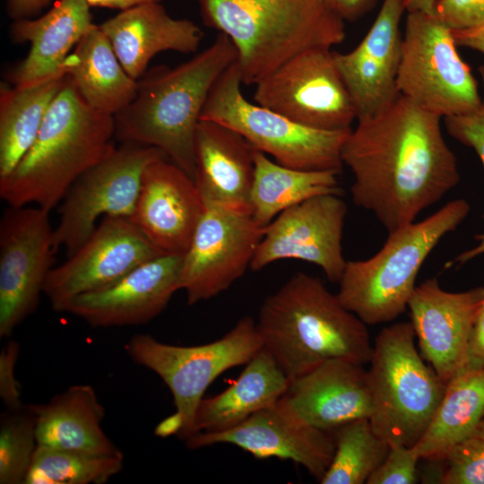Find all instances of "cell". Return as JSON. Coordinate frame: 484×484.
Returning a JSON list of instances; mask_svg holds the SVG:
<instances>
[{
	"label": "cell",
	"instance_id": "6da1fadb",
	"mask_svg": "<svg viewBox=\"0 0 484 484\" xmlns=\"http://www.w3.org/2000/svg\"><path fill=\"white\" fill-rule=\"evenodd\" d=\"M441 118L399 94L382 112L359 118L342 146L353 203L388 233L415 221L460 181Z\"/></svg>",
	"mask_w": 484,
	"mask_h": 484
},
{
	"label": "cell",
	"instance_id": "7a4b0ae2",
	"mask_svg": "<svg viewBox=\"0 0 484 484\" xmlns=\"http://www.w3.org/2000/svg\"><path fill=\"white\" fill-rule=\"evenodd\" d=\"M237 59L235 46L219 32L186 62L147 69L137 80L133 101L114 116L116 140L160 149L194 179L202 110L215 82Z\"/></svg>",
	"mask_w": 484,
	"mask_h": 484
},
{
	"label": "cell",
	"instance_id": "3957f363",
	"mask_svg": "<svg viewBox=\"0 0 484 484\" xmlns=\"http://www.w3.org/2000/svg\"><path fill=\"white\" fill-rule=\"evenodd\" d=\"M255 323L263 346L290 381L329 359L365 365L371 358L367 324L320 279L305 272L264 300Z\"/></svg>",
	"mask_w": 484,
	"mask_h": 484
},
{
	"label": "cell",
	"instance_id": "277c9868",
	"mask_svg": "<svg viewBox=\"0 0 484 484\" xmlns=\"http://www.w3.org/2000/svg\"><path fill=\"white\" fill-rule=\"evenodd\" d=\"M115 140L114 116L89 106L66 75L35 142L0 178L1 199L50 212L82 173L115 150Z\"/></svg>",
	"mask_w": 484,
	"mask_h": 484
},
{
	"label": "cell",
	"instance_id": "5b68a950",
	"mask_svg": "<svg viewBox=\"0 0 484 484\" xmlns=\"http://www.w3.org/2000/svg\"><path fill=\"white\" fill-rule=\"evenodd\" d=\"M203 22L238 52L242 84L255 85L293 56L345 38L344 19L329 0H197Z\"/></svg>",
	"mask_w": 484,
	"mask_h": 484
},
{
	"label": "cell",
	"instance_id": "8992f818",
	"mask_svg": "<svg viewBox=\"0 0 484 484\" xmlns=\"http://www.w3.org/2000/svg\"><path fill=\"white\" fill-rule=\"evenodd\" d=\"M470 212L464 199L445 204L421 221L388 233L382 248L366 260L347 261L337 296L366 324L394 320L408 308L424 261Z\"/></svg>",
	"mask_w": 484,
	"mask_h": 484
},
{
	"label": "cell",
	"instance_id": "52a82bcc",
	"mask_svg": "<svg viewBox=\"0 0 484 484\" xmlns=\"http://www.w3.org/2000/svg\"><path fill=\"white\" fill-rule=\"evenodd\" d=\"M415 337L411 322L384 328L368 362V419L389 445L413 446L419 440L446 387L416 349Z\"/></svg>",
	"mask_w": 484,
	"mask_h": 484
},
{
	"label": "cell",
	"instance_id": "ba28073f",
	"mask_svg": "<svg viewBox=\"0 0 484 484\" xmlns=\"http://www.w3.org/2000/svg\"><path fill=\"white\" fill-rule=\"evenodd\" d=\"M263 347L256 323L247 315L209 343L173 345L138 333L125 345L130 359L157 374L172 393L176 412L160 422L156 434L184 440L193 434L194 415L209 385L224 371L246 365Z\"/></svg>",
	"mask_w": 484,
	"mask_h": 484
},
{
	"label": "cell",
	"instance_id": "9c48e42d",
	"mask_svg": "<svg viewBox=\"0 0 484 484\" xmlns=\"http://www.w3.org/2000/svg\"><path fill=\"white\" fill-rule=\"evenodd\" d=\"M237 61L213 84L200 120L238 132L255 150L282 166L301 170L341 172V149L351 129L326 131L307 127L246 99Z\"/></svg>",
	"mask_w": 484,
	"mask_h": 484
},
{
	"label": "cell",
	"instance_id": "30bf717a",
	"mask_svg": "<svg viewBox=\"0 0 484 484\" xmlns=\"http://www.w3.org/2000/svg\"><path fill=\"white\" fill-rule=\"evenodd\" d=\"M456 46L453 30L435 15L408 13L397 76L399 93L444 118L480 109L484 100Z\"/></svg>",
	"mask_w": 484,
	"mask_h": 484
},
{
	"label": "cell",
	"instance_id": "8fae6325",
	"mask_svg": "<svg viewBox=\"0 0 484 484\" xmlns=\"http://www.w3.org/2000/svg\"><path fill=\"white\" fill-rule=\"evenodd\" d=\"M161 158L168 157L158 148L121 143L82 173L59 203V220L53 234L56 250L63 247L71 256L91 236L99 218L130 219L145 168Z\"/></svg>",
	"mask_w": 484,
	"mask_h": 484
},
{
	"label": "cell",
	"instance_id": "7c38bea8",
	"mask_svg": "<svg viewBox=\"0 0 484 484\" xmlns=\"http://www.w3.org/2000/svg\"><path fill=\"white\" fill-rule=\"evenodd\" d=\"M256 104L302 125L351 129L357 118L350 92L329 48L306 50L255 84Z\"/></svg>",
	"mask_w": 484,
	"mask_h": 484
},
{
	"label": "cell",
	"instance_id": "4fadbf2b",
	"mask_svg": "<svg viewBox=\"0 0 484 484\" xmlns=\"http://www.w3.org/2000/svg\"><path fill=\"white\" fill-rule=\"evenodd\" d=\"M48 211L8 206L0 220V337L37 309L56 250Z\"/></svg>",
	"mask_w": 484,
	"mask_h": 484
},
{
	"label": "cell",
	"instance_id": "5bb4252c",
	"mask_svg": "<svg viewBox=\"0 0 484 484\" xmlns=\"http://www.w3.org/2000/svg\"><path fill=\"white\" fill-rule=\"evenodd\" d=\"M265 228L250 211L207 204L183 255L180 290L189 306L208 300L243 276Z\"/></svg>",
	"mask_w": 484,
	"mask_h": 484
},
{
	"label": "cell",
	"instance_id": "9a60e30c",
	"mask_svg": "<svg viewBox=\"0 0 484 484\" xmlns=\"http://www.w3.org/2000/svg\"><path fill=\"white\" fill-rule=\"evenodd\" d=\"M164 254L130 219L106 216L74 254L51 270L43 294L55 311L65 312L75 298L107 288Z\"/></svg>",
	"mask_w": 484,
	"mask_h": 484
},
{
	"label": "cell",
	"instance_id": "2e32d148",
	"mask_svg": "<svg viewBox=\"0 0 484 484\" xmlns=\"http://www.w3.org/2000/svg\"><path fill=\"white\" fill-rule=\"evenodd\" d=\"M347 205L339 194L311 197L281 212L268 226L252 259L258 272L275 261L297 259L317 265L339 282L346 262L341 238Z\"/></svg>",
	"mask_w": 484,
	"mask_h": 484
},
{
	"label": "cell",
	"instance_id": "e0dca14e",
	"mask_svg": "<svg viewBox=\"0 0 484 484\" xmlns=\"http://www.w3.org/2000/svg\"><path fill=\"white\" fill-rule=\"evenodd\" d=\"M484 301V287L444 290L436 278L416 286L408 303L422 358L446 385L462 367L469 338Z\"/></svg>",
	"mask_w": 484,
	"mask_h": 484
},
{
	"label": "cell",
	"instance_id": "ac0fdd59",
	"mask_svg": "<svg viewBox=\"0 0 484 484\" xmlns=\"http://www.w3.org/2000/svg\"><path fill=\"white\" fill-rule=\"evenodd\" d=\"M185 441L190 449L229 444L258 459L290 460L319 480L328 470L335 451L331 432L295 420L277 404L256 411L231 428L199 432Z\"/></svg>",
	"mask_w": 484,
	"mask_h": 484
},
{
	"label": "cell",
	"instance_id": "d6986e66",
	"mask_svg": "<svg viewBox=\"0 0 484 484\" xmlns=\"http://www.w3.org/2000/svg\"><path fill=\"white\" fill-rule=\"evenodd\" d=\"M182 259L180 255H160L114 284L75 298L65 312L97 328L147 324L180 290Z\"/></svg>",
	"mask_w": 484,
	"mask_h": 484
},
{
	"label": "cell",
	"instance_id": "ffe728a7",
	"mask_svg": "<svg viewBox=\"0 0 484 484\" xmlns=\"http://www.w3.org/2000/svg\"><path fill=\"white\" fill-rule=\"evenodd\" d=\"M407 0H384L362 41L350 52L333 51L353 101L357 119L385 110L399 96L397 76L402 36L399 24Z\"/></svg>",
	"mask_w": 484,
	"mask_h": 484
},
{
	"label": "cell",
	"instance_id": "44dd1931",
	"mask_svg": "<svg viewBox=\"0 0 484 484\" xmlns=\"http://www.w3.org/2000/svg\"><path fill=\"white\" fill-rule=\"evenodd\" d=\"M277 406L295 420L329 432L351 420L369 418L367 369L349 359L326 360L290 380Z\"/></svg>",
	"mask_w": 484,
	"mask_h": 484
},
{
	"label": "cell",
	"instance_id": "7402d4cb",
	"mask_svg": "<svg viewBox=\"0 0 484 484\" xmlns=\"http://www.w3.org/2000/svg\"><path fill=\"white\" fill-rule=\"evenodd\" d=\"M203 211L194 179L161 158L145 168L130 220L162 252L184 255Z\"/></svg>",
	"mask_w": 484,
	"mask_h": 484
},
{
	"label": "cell",
	"instance_id": "603a6c76",
	"mask_svg": "<svg viewBox=\"0 0 484 484\" xmlns=\"http://www.w3.org/2000/svg\"><path fill=\"white\" fill-rule=\"evenodd\" d=\"M255 147L238 132L200 120L194 136V181L204 205L250 211Z\"/></svg>",
	"mask_w": 484,
	"mask_h": 484
},
{
	"label": "cell",
	"instance_id": "cb8c5ba5",
	"mask_svg": "<svg viewBox=\"0 0 484 484\" xmlns=\"http://www.w3.org/2000/svg\"><path fill=\"white\" fill-rule=\"evenodd\" d=\"M99 27L108 38L125 71L136 81L157 54L195 53L203 37L194 22L171 17L160 2L121 11Z\"/></svg>",
	"mask_w": 484,
	"mask_h": 484
},
{
	"label": "cell",
	"instance_id": "d4e9b609",
	"mask_svg": "<svg viewBox=\"0 0 484 484\" xmlns=\"http://www.w3.org/2000/svg\"><path fill=\"white\" fill-rule=\"evenodd\" d=\"M90 7L86 0H56L39 18L14 21L11 39L29 42L30 48L6 75L12 85L31 84L59 73L73 48L94 26Z\"/></svg>",
	"mask_w": 484,
	"mask_h": 484
},
{
	"label": "cell",
	"instance_id": "484cf974",
	"mask_svg": "<svg viewBox=\"0 0 484 484\" xmlns=\"http://www.w3.org/2000/svg\"><path fill=\"white\" fill-rule=\"evenodd\" d=\"M38 445L97 454H122L105 434V408L90 385H75L33 404Z\"/></svg>",
	"mask_w": 484,
	"mask_h": 484
},
{
	"label": "cell",
	"instance_id": "4316f807",
	"mask_svg": "<svg viewBox=\"0 0 484 484\" xmlns=\"http://www.w3.org/2000/svg\"><path fill=\"white\" fill-rule=\"evenodd\" d=\"M289 385L286 374L263 347L232 385L217 395L203 398L194 415L192 435L223 431L240 424L256 411L276 405Z\"/></svg>",
	"mask_w": 484,
	"mask_h": 484
},
{
	"label": "cell",
	"instance_id": "83f0119b",
	"mask_svg": "<svg viewBox=\"0 0 484 484\" xmlns=\"http://www.w3.org/2000/svg\"><path fill=\"white\" fill-rule=\"evenodd\" d=\"M63 67L83 100L97 110L115 116L136 95L137 81L125 71L99 25L81 39Z\"/></svg>",
	"mask_w": 484,
	"mask_h": 484
},
{
	"label": "cell",
	"instance_id": "f1b7e54d",
	"mask_svg": "<svg viewBox=\"0 0 484 484\" xmlns=\"http://www.w3.org/2000/svg\"><path fill=\"white\" fill-rule=\"evenodd\" d=\"M63 69L42 81L0 86V178L9 175L35 142L65 81Z\"/></svg>",
	"mask_w": 484,
	"mask_h": 484
},
{
	"label": "cell",
	"instance_id": "f546056e",
	"mask_svg": "<svg viewBox=\"0 0 484 484\" xmlns=\"http://www.w3.org/2000/svg\"><path fill=\"white\" fill-rule=\"evenodd\" d=\"M484 418V368L458 371L419 440L412 446L420 459L443 461Z\"/></svg>",
	"mask_w": 484,
	"mask_h": 484
},
{
	"label": "cell",
	"instance_id": "4dcf8cb0",
	"mask_svg": "<svg viewBox=\"0 0 484 484\" xmlns=\"http://www.w3.org/2000/svg\"><path fill=\"white\" fill-rule=\"evenodd\" d=\"M338 172L301 170L282 166L256 150L250 195L254 220L263 228L281 212L321 194L341 195Z\"/></svg>",
	"mask_w": 484,
	"mask_h": 484
},
{
	"label": "cell",
	"instance_id": "1f68e13d",
	"mask_svg": "<svg viewBox=\"0 0 484 484\" xmlns=\"http://www.w3.org/2000/svg\"><path fill=\"white\" fill-rule=\"evenodd\" d=\"M333 432L335 451L320 483H367L386 457L390 445L374 433L368 418L351 420Z\"/></svg>",
	"mask_w": 484,
	"mask_h": 484
},
{
	"label": "cell",
	"instance_id": "d6a6232c",
	"mask_svg": "<svg viewBox=\"0 0 484 484\" xmlns=\"http://www.w3.org/2000/svg\"><path fill=\"white\" fill-rule=\"evenodd\" d=\"M124 454L38 445L24 484H104L123 469Z\"/></svg>",
	"mask_w": 484,
	"mask_h": 484
},
{
	"label": "cell",
	"instance_id": "836d02e7",
	"mask_svg": "<svg viewBox=\"0 0 484 484\" xmlns=\"http://www.w3.org/2000/svg\"><path fill=\"white\" fill-rule=\"evenodd\" d=\"M37 447L34 405L6 409L0 419V483L24 484Z\"/></svg>",
	"mask_w": 484,
	"mask_h": 484
},
{
	"label": "cell",
	"instance_id": "e575fe53",
	"mask_svg": "<svg viewBox=\"0 0 484 484\" xmlns=\"http://www.w3.org/2000/svg\"><path fill=\"white\" fill-rule=\"evenodd\" d=\"M446 468L444 484H484V418L443 460Z\"/></svg>",
	"mask_w": 484,
	"mask_h": 484
},
{
	"label": "cell",
	"instance_id": "d590c367",
	"mask_svg": "<svg viewBox=\"0 0 484 484\" xmlns=\"http://www.w3.org/2000/svg\"><path fill=\"white\" fill-rule=\"evenodd\" d=\"M419 459L412 446L390 445L386 457L369 476L367 484H414Z\"/></svg>",
	"mask_w": 484,
	"mask_h": 484
},
{
	"label": "cell",
	"instance_id": "8d00e7d4",
	"mask_svg": "<svg viewBox=\"0 0 484 484\" xmlns=\"http://www.w3.org/2000/svg\"><path fill=\"white\" fill-rule=\"evenodd\" d=\"M434 15L452 30H465L484 22V0H436Z\"/></svg>",
	"mask_w": 484,
	"mask_h": 484
},
{
	"label": "cell",
	"instance_id": "74e56055",
	"mask_svg": "<svg viewBox=\"0 0 484 484\" xmlns=\"http://www.w3.org/2000/svg\"><path fill=\"white\" fill-rule=\"evenodd\" d=\"M448 134L475 151L484 166V101L474 112L445 117Z\"/></svg>",
	"mask_w": 484,
	"mask_h": 484
},
{
	"label": "cell",
	"instance_id": "f35d334b",
	"mask_svg": "<svg viewBox=\"0 0 484 484\" xmlns=\"http://www.w3.org/2000/svg\"><path fill=\"white\" fill-rule=\"evenodd\" d=\"M19 353L20 345L14 341H9L0 351V397L5 409H15L23 404L21 386L14 375Z\"/></svg>",
	"mask_w": 484,
	"mask_h": 484
},
{
	"label": "cell",
	"instance_id": "ab89813d",
	"mask_svg": "<svg viewBox=\"0 0 484 484\" xmlns=\"http://www.w3.org/2000/svg\"><path fill=\"white\" fill-rule=\"evenodd\" d=\"M484 368V301L478 312L469 338L463 364L459 371Z\"/></svg>",
	"mask_w": 484,
	"mask_h": 484
},
{
	"label": "cell",
	"instance_id": "60d3db41",
	"mask_svg": "<svg viewBox=\"0 0 484 484\" xmlns=\"http://www.w3.org/2000/svg\"><path fill=\"white\" fill-rule=\"evenodd\" d=\"M56 0H7L6 13L13 21L30 19Z\"/></svg>",
	"mask_w": 484,
	"mask_h": 484
},
{
	"label": "cell",
	"instance_id": "b9f144b4",
	"mask_svg": "<svg viewBox=\"0 0 484 484\" xmlns=\"http://www.w3.org/2000/svg\"><path fill=\"white\" fill-rule=\"evenodd\" d=\"M454 41L462 46L477 50L484 55V22L465 30H453Z\"/></svg>",
	"mask_w": 484,
	"mask_h": 484
},
{
	"label": "cell",
	"instance_id": "7bdbcfd3",
	"mask_svg": "<svg viewBox=\"0 0 484 484\" xmlns=\"http://www.w3.org/2000/svg\"><path fill=\"white\" fill-rule=\"evenodd\" d=\"M343 19L354 20L365 13L374 0H329Z\"/></svg>",
	"mask_w": 484,
	"mask_h": 484
},
{
	"label": "cell",
	"instance_id": "ee69618b",
	"mask_svg": "<svg viewBox=\"0 0 484 484\" xmlns=\"http://www.w3.org/2000/svg\"><path fill=\"white\" fill-rule=\"evenodd\" d=\"M161 0H86L91 7L117 9L120 12L144 4L160 3Z\"/></svg>",
	"mask_w": 484,
	"mask_h": 484
},
{
	"label": "cell",
	"instance_id": "f6af8a7d",
	"mask_svg": "<svg viewBox=\"0 0 484 484\" xmlns=\"http://www.w3.org/2000/svg\"><path fill=\"white\" fill-rule=\"evenodd\" d=\"M475 239L477 241V245L474 247L458 255L453 261L447 264V266H451L453 264L462 265L475 257L484 254V233L476 235Z\"/></svg>",
	"mask_w": 484,
	"mask_h": 484
},
{
	"label": "cell",
	"instance_id": "bcb514c9",
	"mask_svg": "<svg viewBox=\"0 0 484 484\" xmlns=\"http://www.w3.org/2000/svg\"><path fill=\"white\" fill-rule=\"evenodd\" d=\"M436 0H407L406 10L410 12H423L434 15V6Z\"/></svg>",
	"mask_w": 484,
	"mask_h": 484
}]
</instances>
